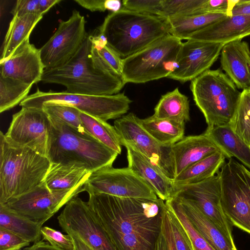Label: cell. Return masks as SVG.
Instances as JSON below:
<instances>
[{"label": "cell", "instance_id": "8992f818", "mask_svg": "<svg viewBox=\"0 0 250 250\" xmlns=\"http://www.w3.org/2000/svg\"><path fill=\"white\" fill-rule=\"evenodd\" d=\"M190 88L208 128L229 124L241 92L225 73L208 70L191 81Z\"/></svg>", "mask_w": 250, "mask_h": 250}, {"label": "cell", "instance_id": "b9f144b4", "mask_svg": "<svg viewBox=\"0 0 250 250\" xmlns=\"http://www.w3.org/2000/svg\"><path fill=\"white\" fill-rule=\"evenodd\" d=\"M30 243L9 230L0 228V250H20L28 246Z\"/></svg>", "mask_w": 250, "mask_h": 250}, {"label": "cell", "instance_id": "ffe728a7", "mask_svg": "<svg viewBox=\"0 0 250 250\" xmlns=\"http://www.w3.org/2000/svg\"><path fill=\"white\" fill-rule=\"evenodd\" d=\"M222 69L236 86L250 90V50L248 43L240 40L225 44L221 51Z\"/></svg>", "mask_w": 250, "mask_h": 250}, {"label": "cell", "instance_id": "7402d4cb", "mask_svg": "<svg viewBox=\"0 0 250 250\" xmlns=\"http://www.w3.org/2000/svg\"><path fill=\"white\" fill-rule=\"evenodd\" d=\"M125 147L128 167L146 182L158 198L165 202L173 197L175 192L173 180L130 146Z\"/></svg>", "mask_w": 250, "mask_h": 250}, {"label": "cell", "instance_id": "ab89813d", "mask_svg": "<svg viewBox=\"0 0 250 250\" xmlns=\"http://www.w3.org/2000/svg\"><path fill=\"white\" fill-rule=\"evenodd\" d=\"M162 0H124V8L138 13L159 17L162 9Z\"/></svg>", "mask_w": 250, "mask_h": 250}, {"label": "cell", "instance_id": "f35d334b", "mask_svg": "<svg viewBox=\"0 0 250 250\" xmlns=\"http://www.w3.org/2000/svg\"><path fill=\"white\" fill-rule=\"evenodd\" d=\"M41 232L42 240L46 241L53 247L60 250H74L73 240L70 234H63L46 226L42 227Z\"/></svg>", "mask_w": 250, "mask_h": 250}, {"label": "cell", "instance_id": "1f68e13d", "mask_svg": "<svg viewBox=\"0 0 250 250\" xmlns=\"http://www.w3.org/2000/svg\"><path fill=\"white\" fill-rule=\"evenodd\" d=\"M42 225L0 205V228L9 230L30 242L41 240Z\"/></svg>", "mask_w": 250, "mask_h": 250}, {"label": "cell", "instance_id": "277c9868", "mask_svg": "<svg viewBox=\"0 0 250 250\" xmlns=\"http://www.w3.org/2000/svg\"><path fill=\"white\" fill-rule=\"evenodd\" d=\"M91 45L90 34H87L67 62L44 69L41 81L62 85L70 93L99 96L119 93L125 83L122 78L94 65L90 55Z\"/></svg>", "mask_w": 250, "mask_h": 250}, {"label": "cell", "instance_id": "bcb514c9", "mask_svg": "<svg viewBox=\"0 0 250 250\" xmlns=\"http://www.w3.org/2000/svg\"><path fill=\"white\" fill-rule=\"evenodd\" d=\"M23 250H60L52 246L49 243L45 242L42 240H40L34 242V244L30 247H27Z\"/></svg>", "mask_w": 250, "mask_h": 250}, {"label": "cell", "instance_id": "6da1fadb", "mask_svg": "<svg viewBox=\"0 0 250 250\" xmlns=\"http://www.w3.org/2000/svg\"><path fill=\"white\" fill-rule=\"evenodd\" d=\"M105 230L135 233L156 240L161 231L165 202L123 198L104 194H89L87 202Z\"/></svg>", "mask_w": 250, "mask_h": 250}, {"label": "cell", "instance_id": "836d02e7", "mask_svg": "<svg viewBox=\"0 0 250 250\" xmlns=\"http://www.w3.org/2000/svg\"><path fill=\"white\" fill-rule=\"evenodd\" d=\"M32 85L0 75V112L20 104L28 96Z\"/></svg>", "mask_w": 250, "mask_h": 250}, {"label": "cell", "instance_id": "4dcf8cb0", "mask_svg": "<svg viewBox=\"0 0 250 250\" xmlns=\"http://www.w3.org/2000/svg\"><path fill=\"white\" fill-rule=\"evenodd\" d=\"M189 102L178 87L162 95L153 115L157 118L186 123L190 120Z\"/></svg>", "mask_w": 250, "mask_h": 250}, {"label": "cell", "instance_id": "2e32d148", "mask_svg": "<svg viewBox=\"0 0 250 250\" xmlns=\"http://www.w3.org/2000/svg\"><path fill=\"white\" fill-rule=\"evenodd\" d=\"M221 183L218 172L213 177L202 182L176 189L173 197L181 196L192 201L231 241L234 242L232 225L221 206Z\"/></svg>", "mask_w": 250, "mask_h": 250}, {"label": "cell", "instance_id": "7bdbcfd3", "mask_svg": "<svg viewBox=\"0 0 250 250\" xmlns=\"http://www.w3.org/2000/svg\"><path fill=\"white\" fill-rule=\"evenodd\" d=\"M161 230L165 238L168 250H176L169 220L168 210L166 203L162 211Z\"/></svg>", "mask_w": 250, "mask_h": 250}, {"label": "cell", "instance_id": "7a4b0ae2", "mask_svg": "<svg viewBox=\"0 0 250 250\" xmlns=\"http://www.w3.org/2000/svg\"><path fill=\"white\" fill-rule=\"evenodd\" d=\"M48 116L47 157L51 163L84 167L92 172L111 166L118 154L88 133Z\"/></svg>", "mask_w": 250, "mask_h": 250}, {"label": "cell", "instance_id": "484cf974", "mask_svg": "<svg viewBox=\"0 0 250 250\" xmlns=\"http://www.w3.org/2000/svg\"><path fill=\"white\" fill-rule=\"evenodd\" d=\"M226 158L225 154L218 151L189 167L173 180L175 190L180 187L198 183L213 177L225 164Z\"/></svg>", "mask_w": 250, "mask_h": 250}, {"label": "cell", "instance_id": "cb8c5ba5", "mask_svg": "<svg viewBox=\"0 0 250 250\" xmlns=\"http://www.w3.org/2000/svg\"><path fill=\"white\" fill-rule=\"evenodd\" d=\"M42 17V15L39 14L13 16L4 39L0 61L10 57L22 44L29 40L31 32Z\"/></svg>", "mask_w": 250, "mask_h": 250}, {"label": "cell", "instance_id": "d4e9b609", "mask_svg": "<svg viewBox=\"0 0 250 250\" xmlns=\"http://www.w3.org/2000/svg\"><path fill=\"white\" fill-rule=\"evenodd\" d=\"M205 133L220 147L226 158L234 157L250 170V146L234 133L228 124L207 128Z\"/></svg>", "mask_w": 250, "mask_h": 250}, {"label": "cell", "instance_id": "f6af8a7d", "mask_svg": "<svg viewBox=\"0 0 250 250\" xmlns=\"http://www.w3.org/2000/svg\"><path fill=\"white\" fill-rule=\"evenodd\" d=\"M231 15H250V0H238L232 9Z\"/></svg>", "mask_w": 250, "mask_h": 250}, {"label": "cell", "instance_id": "ba28073f", "mask_svg": "<svg viewBox=\"0 0 250 250\" xmlns=\"http://www.w3.org/2000/svg\"><path fill=\"white\" fill-rule=\"evenodd\" d=\"M47 102L74 106L80 111L105 121L117 119L127 113L132 102L124 93L112 95H88L67 92H44L37 89L20 104L21 107L41 108Z\"/></svg>", "mask_w": 250, "mask_h": 250}, {"label": "cell", "instance_id": "c3c4849f", "mask_svg": "<svg viewBox=\"0 0 250 250\" xmlns=\"http://www.w3.org/2000/svg\"><path fill=\"white\" fill-rule=\"evenodd\" d=\"M70 235L73 240L74 250H93L78 235L74 234Z\"/></svg>", "mask_w": 250, "mask_h": 250}, {"label": "cell", "instance_id": "ee69618b", "mask_svg": "<svg viewBox=\"0 0 250 250\" xmlns=\"http://www.w3.org/2000/svg\"><path fill=\"white\" fill-rule=\"evenodd\" d=\"M39 0H18L11 11L13 16H22L30 14H39ZM42 15V14H41Z\"/></svg>", "mask_w": 250, "mask_h": 250}, {"label": "cell", "instance_id": "d6a6232c", "mask_svg": "<svg viewBox=\"0 0 250 250\" xmlns=\"http://www.w3.org/2000/svg\"><path fill=\"white\" fill-rule=\"evenodd\" d=\"M80 116L83 127L88 134L118 154H121L122 145L114 126L106 121L81 111Z\"/></svg>", "mask_w": 250, "mask_h": 250}, {"label": "cell", "instance_id": "5b68a950", "mask_svg": "<svg viewBox=\"0 0 250 250\" xmlns=\"http://www.w3.org/2000/svg\"><path fill=\"white\" fill-rule=\"evenodd\" d=\"M51 163L32 149L9 143L0 133V205L42 184Z\"/></svg>", "mask_w": 250, "mask_h": 250}, {"label": "cell", "instance_id": "83f0119b", "mask_svg": "<svg viewBox=\"0 0 250 250\" xmlns=\"http://www.w3.org/2000/svg\"><path fill=\"white\" fill-rule=\"evenodd\" d=\"M224 13H208L190 16H177L167 18L170 34L182 40H187L193 33L227 17Z\"/></svg>", "mask_w": 250, "mask_h": 250}, {"label": "cell", "instance_id": "9a60e30c", "mask_svg": "<svg viewBox=\"0 0 250 250\" xmlns=\"http://www.w3.org/2000/svg\"><path fill=\"white\" fill-rule=\"evenodd\" d=\"M49 129L48 116L42 109L22 107L13 114L4 136L11 144L29 147L46 156Z\"/></svg>", "mask_w": 250, "mask_h": 250}, {"label": "cell", "instance_id": "ac0fdd59", "mask_svg": "<svg viewBox=\"0 0 250 250\" xmlns=\"http://www.w3.org/2000/svg\"><path fill=\"white\" fill-rule=\"evenodd\" d=\"M44 69L40 49L29 40L10 57L0 61V75L32 85L42 81Z\"/></svg>", "mask_w": 250, "mask_h": 250}, {"label": "cell", "instance_id": "7c38bea8", "mask_svg": "<svg viewBox=\"0 0 250 250\" xmlns=\"http://www.w3.org/2000/svg\"><path fill=\"white\" fill-rule=\"evenodd\" d=\"M83 189L89 195L158 199L146 182L128 167L116 168L107 166L92 172L83 185Z\"/></svg>", "mask_w": 250, "mask_h": 250}, {"label": "cell", "instance_id": "f546056e", "mask_svg": "<svg viewBox=\"0 0 250 250\" xmlns=\"http://www.w3.org/2000/svg\"><path fill=\"white\" fill-rule=\"evenodd\" d=\"M90 36V55L94 65L122 79L123 59L107 44L104 37L98 31Z\"/></svg>", "mask_w": 250, "mask_h": 250}, {"label": "cell", "instance_id": "7dc6e473", "mask_svg": "<svg viewBox=\"0 0 250 250\" xmlns=\"http://www.w3.org/2000/svg\"><path fill=\"white\" fill-rule=\"evenodd\" d=\"M61 1V0H39V7L40 13L43 15L52 7Z\"/></svg>", "mask_w": 250, "mask_h": 250}, {"label": "cell", "instance_id": "d590c367", "mask_svg": "<svg viewBox=\"0 0 250 250\" xmlns=\"http://www.w3.org/2000/svg\"><path fill=\"white\" fill-rule=\"evenodd\" d=\"M167 208L176 216L186 231L194 250H214L194 228L177 198L173 197L165 201Z\"/></svg>", "mask_w": 250, "mask_h": 250}, {"label": "cell", "instance_id": "52a82bcc", "mask_svg": "<svg viewBox=\"0 0 250 250\" xmlns=\"http://www.w3.org/2000/svg\"><path fill=\"white\" fill-rule=\"evenodd\" d=\"M183 42L170 34L135 54L123 59L122 79L142 83L168 76L177 67Z\"/></svg>", "mask_w": 250, "mask_h": 250}, {"label": "cell", "instance_id": "8d00e7d4", "mask_svg": "<svg viewBox=\"0 0 250 250\" xmlns=\"http://www.w3.org/2000/svg\"><path fill=\"white\" fill-rule=\"evenodd\" d=\"M41 108L48 115L61 120L81 133H88L81 121L80 111L76 107L63 104L47 102L44 103Z\"/></svg>", "mask_w": 250, "mask_h": 250}, {"label": "cell", "instance_id": "3957f363", "mask_svg": "<svg viewBox=\"0 0 250 250\" xmlns=\"http://www.w3.org/2000/svg\"><path fill=\"white\" fill-rule=\"evenodd\" d=\"M97 31L123 59L170 34L167 19L124 8L110 13Z\"/></svg>", "mask_w": 250, "mask_h": 250}, {"label": "cell", "instance_id": "9c48e42d", "mask_svg": "<svg viewBox=\"0 0 250 250\" xmlns=\"http://www.w3.org/2000/svg\"><path fill=\"white\" fill-rule=\"evenodd\" d=\"M219 173L224 213L232 226L250 234V170L231 158Z\"/></svg>", "mask_w": 250, "mask_h": 250}, {"label": "cell", "instance_id": "681fc988", "mask_svg": "<svg viewBox=\"0 0 250 250\" xmlns=\"http://www.w3.org/2000/svg\"><path fill=\"white\" fill-rule=\"evenodd\" d=\"M154 250H168L165 238L161 230L156 240Z\"/></svg>", "mask_w": 250, "mask_h": 250}, {"label": "cell", "instance_id": "4316f807", "mask_svg": "<svg viewBox=\"0 0 250 250\" xmlns=\"http://www.w3.org/2000/svg\"><path fill=\"white\" fill-rule=\"evenodd\" d=\"M84 167L51 163L44 182L51 190H68L83 185L91 174Z\"/></svg>", "mask_w": 250, "mask_h": 250}, {"label": "cell", "instance_id": "5bb4252c", "mask_svg": "<svg viewBox=\"0 0 250 250\" xmlns=\"http://www.w3.org/2000/svg\"><path fill=\"white\" fill-rule=\"evenodd\" d=\"M85 23L84 17L76 10L67 21L60 22L55 33L40 48L45 69L61 66L75 54L88 34Z\"/></svg>", "mask_w": 250, "mask_h": 250}, {"label": "cell", "instance_id": "44dd1931", "mask_svg": "<svg viewBox=\"0 0 250 250\" xmlns=\"http://www.w3.org/2000/svg\"><path fill=\"white\" fill-rule=\"evenodd\" d=\"M249 36L250 15H231L193 33L187 40L226 44Z\"/></svg>", "mask_w": 250, "mask_h": 250}, {"label": "cell", "instance_id": "e0dca14e", "mask_svg": "<svg viewBox=\"0 0 250 250\" xmlns=\"http://www.w3.org/2000/svg\"><path fill=\"white\" fill-rule=\"evenodd\" d=\"M225 44L187 40L183 42L177 67L168 78L185 83L209 70Z\"/></svg>", "mask_w": 250, "mask_h": 250}, {"label": "cell", "instance_id": "f1b7e54d", "mask_svg": "<svg viewBox=\"0 0 250 250\" xmlns=\"http://www.w3.org/2000/svg\"><path fill=\"white\" fill-rule=\"evenodd\" d=\"M141 126L159 144L171 146L184 137L185 123L157 118L152 115L139 118Z\"/></svg>", "mask_w": 250, "mask_h": 250}, {"label": "cell", "instance_id": "f907efd6", "mask_svg": "<svg viewBox=\"0 0 250 250\" xmlns=\"http://www.w3.org/2000/svg\"><path fill=\"white\" fill-rule=\"evenodd\" d=\"M121 1L119 0H105L106 10L116 12L121 9Z\"/></svg>", "mask_w": 250, "mask_h": 250}, {"label": "cell", "instance_id": "d6986e66", "mask_svg": "<svg viewBox=\"0 0 250 250\" xmlns=\"http://www.w3.org/2000/svg\"><path fill=\"white\" fill-rule=\"evenodd\" d=\"M171 151L175 177L189 167L208 156L218 151L223 152L205 132L198 135L184 136L172 145Z\"/></svg>", "mask_w": 250, "mask_h": 250}, {"label": "cell", "instance_id": "603a6c76", "mask_svg": "<svg viewBox=\"0 0 250 250\" xmlns=\"http://www.w3.org/2000/svg\"><path fill=\"white\" fill-rule=\"evenodd\" d=\"M175 197L194 228L214 250H237L234 242L231 241L194 203L181 196Z\"/></svg>", "mask_w": 250, "mask_h": 250}, {"label": "cell", "instance_id": "e575fe53", "mask_svg": "<svg viewBox=\"0 0 250 250\" xmlns=\"http://www.w3.org/2000/svg\"><path fill=\"white\" fill-rule=\"evenodd\" d=\"M229 125L241 140L250 146V91L244 90Z\"/></svg>", "mask_w": 250, "mask_h": 250}, {"label": "cell", "instance_id": "60d3db41", "mask_svg": "<svg viewBox=\"0 0 250 250\" xmlns=\"http://www.w3.org/2000/svg\"><path fill=\"white\" fill-rule=\"evenodd\" d=\"M167 209L176 250H194L191 241L182 224L173 212Z\"/></svg>", "mask_w": 250, "mask_h": 250}, {"label": "cell", "instance_id": "74e56055", "mask_svg": "<svg viewBox=\"0 0 250 250\" xmlns=\"http://www.w3.org/2000/svg\"><path fill=\"white\" fill-rule=\"evenodd\" d=\"M202 0H162L160 18L193 15Z\"/></svg>", "mask_w": 250, "mask_h": 250}, {"label": "cell", "instance_id": "816d5d0a", "mask_svg": "<svg viewBox=\"0 0 250 250\" xmlns=\"http://www.w3.org/2000/svg\"></svg>", "mask_w": 250, "mask_h": 250}, {"label": "cell", "instance_id": "8fae6325", "mask_svg": "<svg viewBox=\"0 0 250 250\" xmlns=\"http://www.w3.org/2000/svg\"><path fill=\"white\" fill-rule=\"evenodd\" d=\"M83 191V185L72 189L51 190L43 182L29 191L0 205L42 226L64 205Z\"/></svg>", "mask_w": 250, "mask_h": 250}, {"label": "cell", "instance_id": "4fadbf2b", "mask_svg": "<svg viewBox=\"0 0 250 250\" xmlns=\"http://www.w3.org/2000/svg\"><path fill=\"white\" fill-rule=\"evenodd\" d=\"M57 219L65 232L78 235L93 250H114L95 213L80 198L70 200Z\"/></svg>", "mask_w": 250, "mask_h": 250}, {"label": "cell", "instance_id": "30bf717a", "mask_svg": "<svg viewBox=\"0 0 250 250\" xmlns=\"http://www.w3.org/2000/svg\"><path fill=\"white\" fill-rule=\"evenodd\" d=\"M114 126L122 146L143 155L173 181L175 177L171 146L159 144L141 126L139 118L129 113L116 119Z\"/></svg>", "mask_w": 250, "mask_h": 250}]
</instances>
